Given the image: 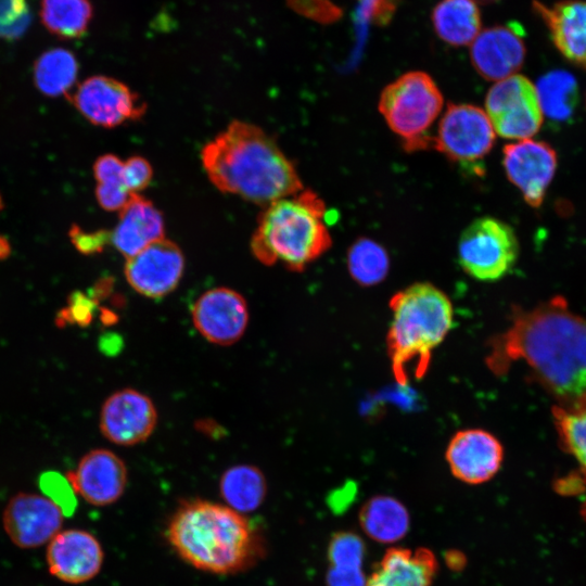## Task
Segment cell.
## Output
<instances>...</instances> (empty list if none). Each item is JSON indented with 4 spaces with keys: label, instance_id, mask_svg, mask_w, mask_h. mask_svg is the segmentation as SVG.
I'll return each mask as SVG.
<instances>
[{
    "label": "cell",
    "instance_id": "5",
    "mask_svg": "<svg viewBox=\"0 0 586 586\" xmlns=\"http://www.w3.org/2000/svg\"><path fill=\"white\" fill-rule=\"evenodd\" d=\"M326 215L324 202L311 190L271 202L252 235L253 255L267 266L281 263L292 271H303L332 245Z\"/></svg>",
    "mask_w": 586,
    "mask_h": 586
},
{
    "label": "cell",
    "instance_id": "19",
    "mask_svg": "<svg viewBox=\"0 0 586 586\" xmlns=\"http://www.w3.org/2000/svg\"><path fill=\"white\" fill-rule=\"evenodd\" d=\"M525 59L521 33L512 25L481 30L470 44V60L483 78L499 81L518 74Z\"/></svg>",
    "mask_w": 586,
    "mask_h": 586
},
{
    "label": "cell",
    "instance_id": "37",
    "mask_svg": "<svg viewBox=\"0 0 586 586\" xmlns=\"http://www.w3.org/2000/svg\"><path fill=\"white\" fill-rule=\"evenodd\" d=\"M69 234L75 246L84 254L101 252L111 241V232L104 230L85 232L80 228L74 227Z\"/></svg>",
    "mask_w": 586,
    "mask_h": 586
},
{
    "label": "cell",
    "instance_id": "41",
    "mask_svg": "<svg viewBox=\"0 0 586 586\" xmlns=\"http://www.w3.org/2000/svg\"><path fill=\"white\" fill-rule=\"evenodd\" d=\"M582 515L584 517V519L586 520V501L584 502L583 507H582Z\"/></svg>",
    "mask_w": 586,
    "mask_h": 586
},
{
    "label": "cell",
    "instance_id": "32",
    "mask_svg": "<svg viewBox=\"0 0 586 586\" xmlns=\"http://www.w3.org/2000/svg\"><path fill=\"white\" fill-rule=\"evenodd\" d=\"M26 0H0V37L16 38L29 24Z\"/></svg>",
    "mask_w": 586,
    "mask_h": 586
},
{
    "label": "cell",
    "instance_id": "24",
    "mask_svg": "<svg viewBox=\"0 0 586 586\" xmlns=\"http://www.w3.org/2000/svg\"><path fill=\"white\" fill-rule=\"evenodd\" d=\"M359 521L364 532L379 543H395L409 528L406 507L391 496H374L361 508Z\"/></svg>",
    "mask_w": 586,
    "mask_h": 586
},
{
    "label": "cell",
    "instance_id": "28",
    "mask_svg": "<svg viewBox=\"0 0 586 586\" xmlns=\"http://www.w3.org/2000/svg\"><path fill=\"white\" fill-rule=\"evenodd\" d=\"M347 270L358 284L372 286L386 278L390 270V256L377 241L359 238L348 247Z\"/></svg>",
    "mask_w": 586,
    "mask_h": 586
},
{
    "label": "cell",
    "instance_id": "16",
    "mask_svg": "<svg viewBox=\"0 0 586 586\" xmlns=\"http://www.w3.org/2000/svg\"><path fill=\"white\" fill-rule=\"evenodd\" d=\"M445 458L455 477L475 485L489 481L498 472L504 460V448L492 433L482 429H466L451 436Z\"/></svg>",
    "mask_w": 586,
    "mask_h": 586
},
{
    "label": "cell",
    "instance_id": "10",
    "mask_svg": "<svg viewBox=\"0 0 586 586\" xmlns=\"http://www.w3.org/2000/svg\"><path fill=\"white\" fill-rule=\"evenodd\" d=\"M73 102L93 125L116 127L141 118L146 104L128 86L106 76H92L82 81Z\"/></svg>",
    "mask_w": 586,
    "mask_h": 586
},
{
    "label": "cell",
    "instance_id": "25",
    "mask_svg": "<svg viewBox=\"0 0 586 586\" xmlns=\"http://www.w3.org/2000/svg\"><path fill=\"white\" fill-rule=\"evenodd\" d=\"M219 492L227 506L237 512L256 510L264 501L267 483L263 472L252 464L227 469L219 481Z\"/></svg>",
    "mask_w": 586,
    "mask_h": 586
},
{
    "label": "cell",
    "instance_id": "29",
    "mask_svg": "<svg viewBox=\"0 0 586 586\" xmlns=\"http://www.w3.org/2000/svg\"><path fill=\"white\" fill-rule=\"evenodd\" d=\"M543 113L553 119H564L573 111L576 101V81L562 71L544 75L536 86Z\"/></svg>",
    "mask_w": 586,
    "mask_h": 586
},
{
    "label": "cell",
    "instance_id": "9",
    "mask_svg": "<svg viewBox=\"0 0 586 586\" xmlns=\"http://www.w3.org/2000/svg\"><path fill=\"white\" fill-rule=\"evenodd\" d=\"M496 132L484 110L473 104H448L443 113L433 148L449 161L472 164L492 150Z\"/></svg>",
    "mask_w": 586,
    "mask_h": 586
},
{
    "label": "cell",
    "instance_id": "27",
    "mask_svg": "<svg viewBox=\"0 0 586 586\" xmlns=\"http://www.w3.org/2000/svg\"><path fill=\"white\" fill-rule=\"evenodd\" d=\"M77 72L78 64L72 52L62 48L51 49L35 63V82L42 93L56 97L74 85Z\"/></svg>",
    "mask_w": 586,
    "mask_h": 586
},
{
    "label": "cell",
    "instance_id": "34",
    "mask_svg": "<svg viewBox=\"0 0 586 586\" xmlns=\"http://www.w3.org/2000/svg\"><path fill=\"white\" fill-rule=\"evenodd\" d=\"M153 169L149 161L136 155L124 162L123 180L130 193H139L151 182Z\"/></svg>",
    "mask_w": 586,
    "mask_h": 586
},
{
    "label": "cell",
    "instance_id": "2",
    "mask_svg": "<svg viewBox=\"0 0 586 586\" xmlns=\"http://www.w3.org/2000/svg\"><path fill=\"white\" fill-rule=\"evenodd\" d=\"M201 161L218 190L257 205L266 206L304 189L294 164L277 142L250 123H230L203 146Z\"/></svg>",
    "mask_w": 586,
    "mask_h": 586
},
{
    "label": "cell",
    "instance_id": "8",
    "mask_svg": "<svg viewBox=\"0 0 586 586\" xmlns=\"http://www.w3.org/2000/svg\"><path fill=\"white\" fill-rule=\"evenodd\" d=\"M484 111L496 135L518 141L531 139L544 117L536 86L519 74L496 81L489 88Z\"/></svg>",
    "mask_w": 586,
    "mask_h": 586
},
{
    "label": "cell",
    "instance_id": "7",
    "mask_svg": "<svg viewBox=\"0 0 586 586\" xmlns=\"http://www.w3.org/2000/svg\"><path fill=\"white\" fill-rule=\"evenodd\" d=\"M457 252L460 267L468 276L480 281H496L515 264L519 242L508 224L484 216L461 232Z\"/></svg>",
    "mask_w": 586,
    "mask_h": 586
},
{
    "label": "cell",
    "instance_id": "15",
    "mask_svg": "<svg viewBox=\"0 0 586 586\" xmlns=\"http://www.w3.org/2000/svg\"><path fill=\"white\" fill-rule=\"evenodd\" d=\"M502 164L508 179L525 202L532 207L540 206L556 171L555 150L532 138L519 140L505 145Z\"/></svg>",
    "mask_w": 586,
    "mask_h": 586
},
{
    "label": "cell",
    "instance_id": "39",
    "mask_svg": "<svg viewBox=\"0 0 586 586\" xmlns=\"http://www.w3.org/2000/svg\"><path fill=\"white\" fill-rule=\"evenodd\" d=\"M367 578L361 569L329 568L327 586H366Z\"/></svg>",
    "mask_w": 586,
    "mask_h": 586
},
{
    "label": "cell",
    "instance_id": "36",
    "mask_svg": "<svg viewBox=\"0 0 586 586\" xmlns=\"http://www.w3.org/2000/svg\"><path fill=\"white\" fill-rule=\"evenodd\" d=\"M131 194L124 183H98L95 189L97 200L106 211H120Z\"/></svg>",
    "mask_w": 586,
    "mask_h": 586
},
{
    "label": "cell",
    "instance_id": "11",
    "mask_svg": "<svg viewBox=\"0 0 586 586\" xmlns=\"http://www.w3.org/2000/svg\"><path fill=\"white\" fill-rule=\"evenodd\" d=\"M125 277L139 294L160 298L173 292L184 270V256L173 241L163 238L126 258Z\"/></svg>",
    "mask_w": 586,
    "mask_h": 586
},
{
    "label": "cell",
    "instance_id": "12",
    "mask_svg": "<svg viewBox=\"0 0 586 586\" xmlns=\"http://www.w3.org/2000/svg\"><path fill=\"white\" fill-rule=\"evenodd\" d=\"M192 322L208 342L228 346L238 342L249 323L245 298L235 290L220 286L207 290L193 304Z\"/></svg>",
    "mask_w": 586,
    "mask_h": 586
},
{
    "label": "cell",
    "instance_id": "3",
    "mask_svg": "<svg viewBox=\"0 0 586 586\" xmlns=\"http://www.w3.org/2000/svg\"><path fill=\"white\" fill-rule=\"evenodd\" d=\"M175 551L192 566L231 574L253 566L265 553L259 531L242 513L206 500L184 501L167 527Z\"/></svg>",
    "mask_w": 586,
    "mask_h": 586
},
{
    "label": "cell",
    "instance_id": "21",
    "mask_svg": "<svg viewBox=\"0 0 586 586\" xmlns=\"http://www.w3.org/2000/svg\"><path fill=\"white\" fill-rule=\"evenodd\" d=\"M164 230L161 212L150 200L133 193L119 211L118 222L111 232V242L128 258L165 238Z\"/></svg>",
    "mask_w": 586,
    "mask_h": 586
},
{
    "label": "cell",
    "instance_id": "1",
    "mask_svg": "<svg viewBox=\"0 0 586 586\" xmlns=\"http://www.w3.org/2000/svg\"><path fill=\"white\" fill-rule=\"evenodd\" d=\"M510 320L487 341V368L502 377L523 360L562 406L586 404V319L556 296L530 310L513 307Z\"/></svg>",
    "mask_w": 586,
    "mask_h": 586
},
{
    "label": "cell",
    "instance_id": "22",
    "mask_svg": "<svg viewBox=\"0 0 586 586\" xmlns=\"http://www.w3.org/2000/svg\"><path fill=\"white\" fill-rule=\"evenodd\" d=\"M437 569L431 550L395 547L385 552L366 586H432Z\"/></svg>",
    "mask_w": 586,
    "mask_h": 586
},
{
    "label": "cell",
    "instance_id": "20",
    "mask_svg": "<svg viewBox=\"0 0 586 586\" xmlns=\"http://www.w3.org/2000/svg\"><path fill=\"white\" fill-rule=\"evenodd\" d=\"M560 53L586 67V0H561L552 5L533 2Z\"/></svg>",
    "mask_w": 586,
    "mask_h": 586
},
{
    "label": "cell",
    "instance_id": "35",
    "mask_svg": "<svg viewBox=\"0 0 586 586\" xmlns=\"http://www.w3.org/2000/svg\"><path fill=\"white\" fill-rule=\"evenodd\" d=\"M95 297H89L81 292H75L71 295L68 305L61 310V322L77 323L87 326L95 311Z\"/></svg>",
    "mask_w": 586,
    "mask_h": 586
},
{
    "label": "cell",
    "instance_id": "40",
    "mask_svg": "<svg viewBox=\"0 0 586 586\" xmlns=\"http://www.w3.org/2000/svg\"><path fill=\"white\" fill-rule=\"evenodd\" d=\"M9 253V244L8 242L0 238V258L7 256Z\"/></svg>",
    "mask_w": 586,
    "mask_h": 586
},
{
    "label": "cell",
    "instance_id": "18",
    "mask_svg": "<svg viewBox=\"0 0 586 586\" xmlns=\"http://www.w3.org/2000/svg\"><path fill=\"white\" fill-rule=\"evenodd\" d=\"M74 492L93 506H107L123 495L127 484L124 461L107 449H93L66 474Z\"/></svg>",
    "mask_w": 586,
    "mask_h": 586
},
{
    "label": "cell",
    "instance_id": "33",
    "mask_svg": "<svg viewBox=\"0 0 586 586\" xmlns=\"http://www.w3.org/2000/svg\"><path fill=\"white\" fill-rule=\"evenodd\" d=\"M40 488L64 512L72 513L76 506L74 489L67 477L56 472H46L40 476Z\"/></svg>",
    "mask_w": 586,
    "mask_h": 586
},
{
    "label": "cell",
    "instance_id": "42",
    "mask_svg": "<svg viewBox=\"0 0 586 586\" xmlns=\"http://www.w3.org/2000/svg\"><path fill=\"white\" fill-rule=\"evenodd\" d=\"M475 2H481V3H491V2H494V1H497V0H474Z\"/></svg>",
    "mask_w": 586,
    "mask_h": 586
},
{
    "label": "cell",
    "instance_id": "31",
    "mask_svg": "<svg viewBox=\"0 0 586 586\" xmlns=\"http://www.w3.org/2000/svg\"><path fill=\"white\" fill-rule=\"evenodd\" d=\"M362 539L352 532H340L330 540L328 559L331 568L361 569L365 557Z\"/></svg>",
    "mask_w": 586,
    "mask_h": 586
},
{
    "label": "cell",
    "instance_id": "23",
    "mask_svg": "<svg viewBox=\"0 0 586 586\" xmlns=\"http://www.w3.org/2000/svg\"><path fill=\"white\" fill-rule=\"evenodd\" d=\"M431 18L440 39L454 47L471 44L482 30L481 12L474 0H441Z\"/></svg>",
    "mask_w": 586,
    "mask_h": 586
},
{
    "label": "cell",
    "instance_id": "6",
    "mask_svg": "<svg viewBox=\"0 0 586 586\" xmlns=\"http://www.w3.org/2000/svg\"><path fill=\"white\" fill-rule=\"evenodd\" d=\"M444 104L441 89L425 72H407L385 86L378 109L407 151L433 145L430 129Z\"/></svg>",
    "mask_w": 586,
    "mask_h": 586
},
{
    "label": "cell",
    "instance_id": "30",
    "mask_svg": "<svg viewBox=\"0 0 586 586\" xmlns=\"http://www.w3.org/2000/svg\"><path fill=\"white\" fill-rule=\"evenodd\" d=\"M552 416L562 446L575 457L586 474V404L555 406Z\"/></svg>",
    "mask_w": 586,
    "mask_h": 586
},
{
    "label": "cell",
    "instance_id": "38",
    "mask_svg": "<svg viewBox=\"0 0 586 586\" xmlns=\"http://www.w3.org/2000/svg\"><path fill=\"white\" fill-rule=\"evenodd\" d=\"M124 161L113 154L100 156L93 166L98 183H124Z\"/></svg>",
    "mask_w": 586,
    "mask_h": 586
},
{
    "label": "cell",
    "instance_id": "17",
    "mask_svg": "<svg viewBox=\"0 0 586 586\" xmlns=\"http://www.w3.org/2000/svg\"><path fill=\"white\" fill-rule=\"evenodd\" d=\"M46 557L49 572L69 584L90 581L100 572L103 563L99 540L84 530L59 532L49 542Z\"/></svg>",
    "mask_w": 586,
    "mask_h": 586
},
{
    "label": "cell",
    "instance_id": "14",
    "mask_svg": "<svg viewBox=\"0 0 586 586\" xmlns=\"http://www.w3.org/2000/svg\"><path fill=\"white\" fill-rule=\"evenodd\" d=\"M157 411L145 394L124 388L113 393L103 404L100 430L112 443L132 446L144 442L154 431Z\"/></svg>",
    "mask_w": 586,
    "mask_h": 586
},
{
    "label": "cell",
    "instance_id": "4",
    "mask_svg": "<svg viewBox=\"0 0 586 586\" xmlns=\"http://www.w3.org/2000/svg\"><path fill=\"white\" fill-rule=\"evenodd\" d=\"M392 321L386 351L396 382L406 385L410 377L422 379L432 352L445 340L454 324L449 297L430 282H416L390 300Z\"/></svg>",
    "mask_w": 586,
    "mask_h": 586
},
{
    "label": "cell",
    "instance_id": "26",
    "mask_svg": "<svg viewBox=\"0 0 586 586\" xmlns=\"http://www.w3.org/2000/svg\"><path fill=\"white\" fill-rule=\"evenodd\" d=\"M40 16L52 34L66 38L81 37L91 21L89 0H41Z\"/></svg>",
    "mask_w": 586,
    "mask_h": 586
},
{
    "label": "cell",
    "instance_id": "43",
    "mask_svg": "<svg viewBox=\"0 0 586 586\" xmlns=\"http://www.w3.org/2000/svg\"><path fill=\"white\" fill-rule=\"evenodd\" d=\"M2 208V200H1V196H0V209Z\"/></svg>",
    "mask_w": 586,
    "mask_h": 586
},
{
    "label": "cell",
    "instance_id": "13",
    "mask_svg": "<svg viewBox=\"0 0 586 586\" xmlns=\"http://www.w3.org/2000/svg\"><path fill=\"white\" fill-rule=\"evenodd\" d=\"M63 519V510L47 496L18 493L5 506L2 523L13 544L35 548L60 532Z\"/></svg>",
    "mask_w": 586,
    "mask_h": 586
}]
</instances>
